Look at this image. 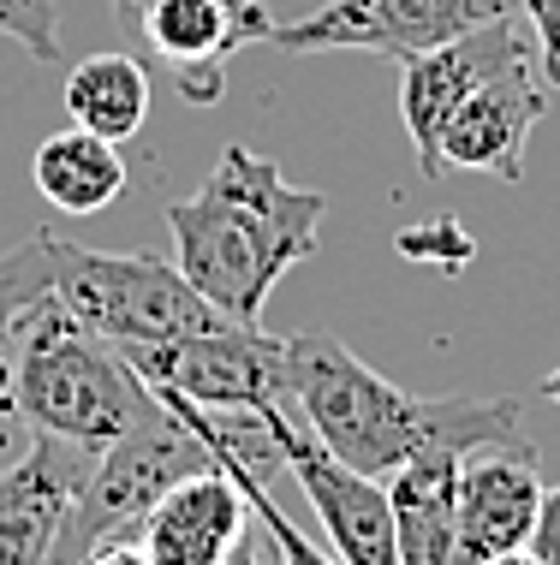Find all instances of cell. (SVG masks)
<instances>
[{"mask_svg": "<svg viewBox=\"0 0 560 565\" xmlns=\"http://www.w3.org/2000/svg\"><path fill=\"white\" fill-rule=\"evenodd\" d=\"M89 470H96V447L30 435V452L0 470V565H42Z\"/></svg>", "mask_w": 560, "mask_h": 565, "instance_id": "12", "label": "cell"}, {"mask_svg": "<svg viewBox=\"0 0 560 565\" xmlns=\"http://www.w3.org/2000/svg\"><path fill=\"white\" fill-rule=\"evenodd\" d=\"M0 36H12L30 60H60V0H0Z\"/></svg>", "mask_w": 560, "mask_h": 565, "instance_id": "20", "label": "cell"}, {"mask_svg": "<svg viewBox=\"0 0 560 565\" xmlns=\"http://www.w3.org/2000/svg\"><path fill=\"white\" fill-rule=\"evenodd\" d=\"M275 440H281V458H286V470H293V482L305 488L316 524H323L328 554L340 565H400L388 482L340 465V458L298 423L293 405L275 411Z\"/></svg>", "mask_w": 560, "mask_h": 565, "instance_id": "9", "label": "cell"}, {"mask_svg": "<svg viewBox=\"0 0 560 565\" xmlns=\"http://www.w3.org/2000/svg\"><path fill=\"white\" fill-rule=\"evenodd\" d=\"M114 24L138 60L173 72V89L191 108H215L233 54L268 42L281 19L263 0H114Z\"/></svg>", "mask_w": 560, "mask_h": 565, "instance_id": "7", "label": "cell"}, {"mask_svg": "<svg viewBox=\"0 0 560 565\" xmlns=\"http://www.w3.org/2000/svg\"><path fill=\"white\" fill-rule=\"evenodd\" d=\"M393 244H400V256H412L423 268H442V274H465V263L477 256V238L459 226V215H435L423 226H405Z\"/></svg>", "mask_w": 560, "mask_h": 565, "instance_id": "18", "label": "cell"}, {"mask_svg": "<svg viewBox=\"0 0 560 565\" xmlns=\"http://www.w3.org/2000/svg\"><path fill=\"white\" fill-rule=\"evenodd\" d=\"M549 89L537 78V49L513 54L501 72H489L472 96L459 102V114L442 131V173H495L507 185L525 179V149L542 119Z\"/></svg>", "mask_w": 560, "mask_h": 565, "instance_id": "11", "label": "cell"}, {"mask_svg": "<svg viewBox=\"0 0 560 565\" xmlns=\"http://www.w3.org/2000/svg\"><path fill=\"white\" fill-rule=\"evenodd\" d=\"M66 114L72 126L131 143L149 119V66L138 54H89L66 72Z\"/></svg>", "mask_w": 560, "mask_h": 565, "instance_id": "17", "label": "cell"}, {"mask_svg": "<svg viewBox=\"0 0 560 565\" xmlns=\"http://www.w3.org/2000/svg\"><path fill=\"white\" fill-rule=\"evenodd\" d=\"M525 49H531V30L513 12V19L465 30V36H453L430 54L400 60L405 66L400 72V119H405V137H412V149H418L423 179H442V131H447V119L459 114V102Z\"/></svg>", "mask_w": 560, "mask_h": 565, "instance_id": "10", "label": "cell"}, {"mask_svg": "<svg viewBox=\"0 0 560 565\" xmlns=\"http://www.w3.org/2000/svg\"><path fill=\"white\" fill-rule=\"evenodd\" d=\"M542 393H549V399H554V405H560V370H554V375H549V381H542Z\"/></svg>", "mask_w": 560, "mask_h": 565, "instance_id": "28", "label": "cell"}, {"mask_svg": "<svg viewBox=\"0 0 560 565\" xmlns=\"http://www.w3.org/2000/svg\"><path fill=\"white\" fill-rule=\"evenodd\" d=\"M268 565H281V559H275V554H268Z\"/></svg>", "mask_w": 560, "mask_h": 565, "instance_id": "30", "label": "cell"}, {"mask_svg": "<svg viewBox=\"0 0 560 565\" xmlns=\"http://www.w3.org/2000/svg\"><path fill=\"white\" fill-rule=\"evenodd\" d=\"M126 363L156 387L161 399L197 411H275L293 405L286 387V340L263 333L256 322H215L156 345H119Z\"/></svg>", "mask_w": 560, "mask_h": 565, "instance_id": "6", "label": "cell"}, {"mask_svg": "<svg viewBox=\"0 0 560 565\" xmlns=\"http://www.w3.org/2000/svg\"><path fill=\"white\" fill-rule=\"evenodd\" d=\"M42 298H0V417L7 423H12V363H19L24 328H30V316H36Z\"/></svg>", "mask_w": 560, "mask_h": 565, "instance_id": "23", "label": "cell"}, {"mask_svg": "<svg viewBox=\"0 0 560 565\" xmlns=\"http://www.w3.org/2000/svg\"><path fill=\"white\" fill-rule=\"evenodd\" d=\"M72 565H149V554L138 547V536H108V542L84 547Z\"/></svg>", "mask_w": 560, "mask_h": 565, "instance_id": "25", "label": "cell"}, {"mask_svg": "<svg viewBox=\"0 0 560 565\" xmlns=\"http://www.w3.org/2000/svg\"><path fill=\"white\" fill-rule=\"evenodd\" d=\"M519 0H323L293 24H275V49L323 54V49H364L382 60H412L442 42L513 19Z\"/></svg>", "mask_w": 560, "mask_h": 565, "instance_id": "8", "label": "cell"}, {"mask_svg": "<svg viewBox=\"0 0 560 565\" xmlns=\"http://www.w3.org/2000/svg\"><path fill=\"white\" fill-rule=\"evenodd\" d=\"M459 465L465 452H418L388 477L400 565H477L459 542Z\"/></svg>", "mask_w": 560, "mask_h": 565, "instance_id": "15", "label": "cell"}, {"mask_svg": "<svg viewBox=\"0 0 560 565\" xmlns=\"http://www.w3.org/2000/svg\"><path fill=\"white\" fill-rule=\"evenodd\" d=\"M531 554L542 565H560V488H542V507H537V524H531Z\"/></svg>", "mask_w": 560, "mask_h": 565, "instance_id": "24", "label": "cell"}, {"mask_svg": "<svg viewBox=\"0 0 560 565\" xmlns=\"http://www.w3.org/2000/svg\"><path fill=\"white\" fill-rule=\"evenodd\" d=\"M542 507V477L531 452L483 447L472 465H459V542L477 565L531 542Z\"/></svg>", "mask_w": 560, "mask_h": 565, "instance_id": "14", "label": "cell"}, {"mask_svg": "<svg viewBox=\"0 0 560 565\" xmlns=\"http://www.w3.org/2000/svg\"><path fill=\"white\" fill-rule=\"evenodd\" d=\"M239 482H245L251 518H256V530L268 536V554H275L281 565H340L335 554H328V547H316L305 530H298L293 518H286L275 500H268V488H263V482H251V477H239Z\"/></svg>", "mask_w": 560, "mask_h": 565, "instance_id": "19", "label": "cell"}, {"mask_svg": "<svg viewBox=\"0 0 560 565\" xmlns=\"http://www.w3.org/2000/svg\"><path fill=\"white\" fill-rule=\"evenodd\" d=\"M149 387L126 363V351L84 322H72L54 292L36 303L12 363V423L30 435H60L78 447H108L144 417Z\"/></svg>", "mask_w": 560, "mask_h": 565, "instance_id": "3", "label": "cell"}, {"mask_svg": "<svg viewBox=\"0 0 560 565\" xmlns=\"http://www.w3.org/2000/svg\"><path fill=\"white\" fill-rule=\"evenodd\" d=\"M30 179H36V196L54 215H102L108 203H119L131 167L119 156V143L72 126V131H54L49 143L36 149Z\"/></svg>", "mask_w": 560, "mask_h": 565, "instance_id": "16", "label": "cell"}, {"mask_svg": "<svg viewBox=\"0 0 560 565\" xmlns=\"http://www.w3.org/2000/svg\"><path fill=\"white\" fill-rule=\"evenodd\" d=\"M286 387H293L298 423L323 440L340 465L388 482L418 452H531L519 435L525 399H430L382 370H370L335 333H293L286 340Z\"/></svg>", "mask_w": 560, "mask_h": 565, "instance_id": "1", "label": "cell"}, {"mask_svg": "<svg viewBox=\"0 0 560 565\" xmlns=\"http://www.w3.org/2000/svg\"><path fill=\"white\" fill-rule=\"evenodd\" d=\"M42 565H66V559H54V554H42Z\"/></svg>", "mask_w": 560, "mask_h": 565, "instance_id": "29", "label": "cell"}, {"mask_svg": "<svg viewBox=\"0 0 560 565\" xmlns=\"http://www.w3.org/2000/svg\"><path fill=\"white\" fill-rule=\"evenodd\" d=\"M54 292V268H49V233H30L24 244H12L0 256V298H42Z\"/></svg>", "mask_w": 560, "mask_h": 565, "instance_id": "21", "label": "cell"}, {"mask_svg": "<svg viewBox=\"0 0 560 565\" xmlns=\"http://www.w3.org/2000/svg\"><path fill=\"white\" fill-rule=\"evenodd\" d=\"M49 268L60 310L114 345H156L226 322L179 274V263H161L149 250H89L49 233Z\"/></svg>", "mask_w": 560, "mask_h": 565, "instance_id": "5", "label": "cell"}, {"mask_svg": "<svg viewBox=\"0 0 560 565\" xmlns=\"http://www.w3.org/2000/svg\"><path fill=\"white\" fill-rule=\"evenodd\" d=\"M519 19L531 30L542 89H560V0H519Z\"/></svg>", "mask_w": 560, "mask_h": 565, "instance_id": "22", "label": "cell"}, {"mask_svg": "<svg viewBox=\"0 0 560 565\" xmlns=\"http://www.w3.org/2000/svg\"><path fill=\"white\" fill-rule=\"evenodd\" d=\"M328 196L305 191L268 156L226 143L191 196L168 203L173 263L226 322H263L268 292L316 256Z\"/></svg>", "mask_w": 560, "mask_h": 565, "instance_id": "2", "label": "cell"}, {"mask_svg": "<svg viewBox=\"0 0 560 565\" xmlns=\"http://www.w3.org/2000/svg\"><path fill=\"white\" fill-rule=\"evenodd\" d=\"M483 565H542L531 547H513V554H495V559H483Z\"/></svg>", "mask_w": 560, "mask_h": 565, "instance_id": "27", "label": "cell"}, {"mask_svg": "<svg viewBox=\"0 0 560 565\" xmlns=\"http://www.w3.org/2000/svg\"><path fill=\"white\" fill-rule=\"evenodd\" d=\"M215 465L221 458L203 440V429L191 423V411L161 399V393L149 387L144 417L96 452V470H89L84 494L72 500V512H66V524H60L49 554L72 565L84 547H96L108 536H138L144 512L156 507L168 488H179L186 477H203V470H215Z\"/></svg>", "mask_w": 560, "mask_h": 565, "instance_id": "4", "label": "cell"}, {"mask_svg": "<svg viewBox=\"0 0 560 565\" xmlns=\"http://www.w3.org/2000/svg\"><path fill=\"white\" fill-rule=\"evenodd\" d=\"M245 536H251V500L245 482L226 465L168 488L138 524V547L149 554V565H221Z\"/></svg>", "mask_w": 560, "mask_h": 565, "instance_id": "13", "label": "cell"}, {"mask_svg": "<svg viewBox=\"0 0 560 565\" xmlns=\"http://www.w3.org/2000/svg\"><path fill=\"white\" fill-rule=\"evenodd\" d=\"M251 524H256V518H251ZM221 565H268V536H256V530H251V536L239 542Z\"/></svg>", "mask_w": 560, "mask_h": 565, "instance_id": "26", "label": "cell"}]
</instances>
